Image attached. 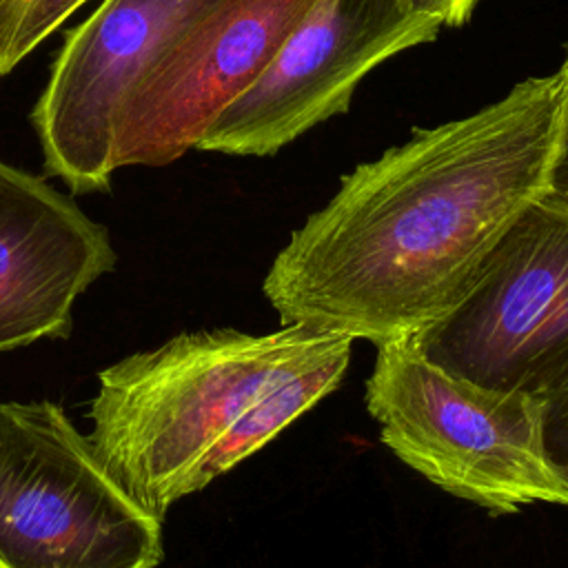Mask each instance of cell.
<instances>
[{"mask_svg":"<svg viewBox=\"0 0 568 568\" xmlns=\"http://www.w3.org/2000/svg\"><path fill=\"white\" fill-rule=\"evenodd\" d=\"M559 122V75L528 78L344 175L264 277L282 326L379 346L442 320L515 217L548 193Z\"/></svg>","mask_w":568,"mask_h":568,"instance_id":"6da1fadb","label":"cell"},{"mask_svg":"<svg viewBox=\"0 0 568 568\" xmlns=\"http://www.w3.org/2000/svg\"><path fill=\"white\" fill-rule=\"evenodd\" d=\"M333 337L306 324L266 335L184 331L98 373L87 439L115 481L164 519L231 424Z\"/></svg>","mask_w":568,"mask_h":568,"instance_id":"7a4b0ae2","label":"cell"},{"mask_svg":"<svg viewBox=\"0 0 568 568\" xmlns=\"http://www.w3.org/2000/svg\"><path fill=\"white\" fill-rule=\"evenodd\" d=\"M366 408L379 439L442 490L490 513L568 506V479L544 442L548 404L462 379L410 337L377 346Z\"/></svg>","mask_w":568,"mask_h":568,"instance_id":"3957f363","label":"cell"},{"mask_svg":"<svg viewBox=\"0 0 568 568\" xmlns=\"http://www.w3.org/2000/svg\"><path fill=\"white\" fill-rule=\"evenodd\" d=\"M162 519L51 399L0 402V568H158Z\"/></svg>","mask_w":568,"mask_h":568,"instance_id":"277c9868","label":"cell"},{"mask_svg":"<svg viewBox=\"0 0 568 568\" xmlns=\"http://www.w3.org/2000/svg\"><path fill=\"white\" fill-rule=\"evenodd\" d=\"M410 339L462 379L548 406L568 399V202H530L464 300Z\"/></svg>","mask_w":568,"mask_h":568,"instance_id":"5b68a950","label":"cell"},{"mask_svg":"<svg viewBox=\"0 0 568 568\" xmlns=\"http://www.w3.org/2000/svg\"><path fill=\"white\" fill-rule=\"evenodd\" d=\"M229 0H102L73 27L33 106L44 173L73 193L106 191L115 118L144 75Z\"/></svg>","mask_w":568,"mask_h":568,"instance_id":"8992f818","label":"cell"},{"mask_svg":"<svg viewBox=\"0 0 568 568\" xmlns=\"http://www.w3.org/2000/svg\"><path fill=\"white\" fill-rule=\"evenodd\" d=\"M442 24L402 0H320L264 73L206 129L197 149L273 155L344 113L357 84L384 60L437 38Z\"/></svg>","mask_w":568,"mask_h":568,"instance_id":"52a82bcc","label":"cell"},{"mask_svg":"<svg viewBox=\"0 0 568 568\" xmlns=\"http://www.w3.org/2000/svg\"><path fill=\"white\" fill-rule=\"evenodd\" d=\"M320 0H229L133 89L113 129V169L182 158L268 67Z\"/></svg>","mask_w":568,"mask_h":568,"instance_id":"ba28073f","label":"cell"},{"mask_svg":"<svg viewBox=\"0 0 568 568\" xmlns=\"http://www.w3.org/2000/svg\"><path fill=\"white\" fill-rule=\"evenodd\" d=\"M115 260L73 197L0 160V353L69 337L75 300Z\"/></svg>","mask_w":568,"mask_h":568,"instance_id":"9c48e42d","label":"cell"},{"mask_svg":"<svg viewBox=\"0 0 568 568\" xmlns=\"http://www.w3.org/2000/svg\"><path fill=\"white\" fill-rule=\"evenodd\" d=\"M351 348V337L335 335L297 373L255 399L204 455L193 475L191 493L206 488L213 479L233 470L240 462L277 437L300 415L313 408L322 397L333 393L348 368Z\"/></svg>","mask_w":568,"mask_h":568,"instance_id":"30bf717a","label":"cell"},{"mask_svg":"<svg viewBox=\"0 0 568 568\" xmlns=\"http://www.w3.org/2000/svg\"><path fill=\"white\" fill-rule=\"evenodd\" d=\"M87 0H0V78Z\"/></svg>","mask_w":568,"mask_h":568,"instance_id":"8fae6325","label":"cell"},{"mask_svg":"<svg viewBox=\"0 0 568 568\" xmlns=\"http://www.w3.org/2000/svg\"><path fill=\"white\" fill-rule=\"evenodd\" d=\"M561 82V122H559V138H557V153L550 171L548 193L568 202V53L564 64L557 71Z\"/></svg>","mask_w":568,"mask_h":568,"instance_id":"7c38bea8","label":"cell"},{"mask_svg":"<svg viewBox=\"0 0 568 568\" xmlns=\"http://www.w3.org/2000/svg\"><path fill=\"white\" fill-rule=\"evenodd\" d=\"M544 442L550 459L568 479V399L548 406L544 422Z\"/></svg>","mask_w":568,"mask_h":568,"instance_id":"4fadbf2b","label":"cell"},{"mask_svg":"<svg viewBox=\"0 0 568 568\" xmlns=\"http://www.w3.org/2000/svg\"><path fill=\"white\" fill-rule=\"evenodd\" d=\"M402 2L410 13L426 20H435L442 27L464 24L477 4V0H402Z\"/></svg>","mask_w":568,"mask_h":568,"instance_id":"5bb4252c","label":"cell"}]
</instances>
